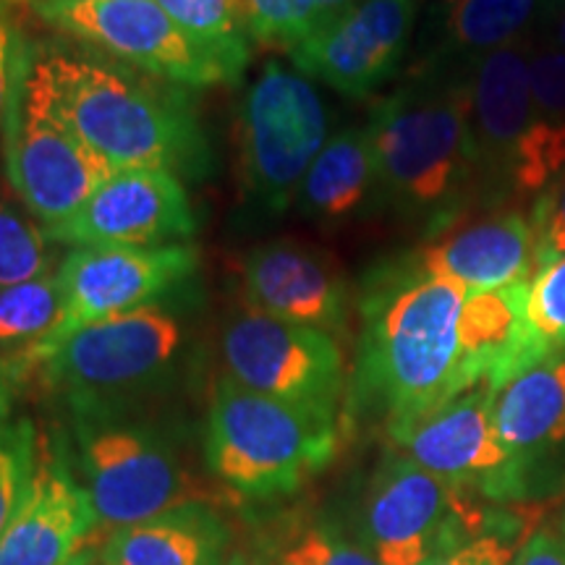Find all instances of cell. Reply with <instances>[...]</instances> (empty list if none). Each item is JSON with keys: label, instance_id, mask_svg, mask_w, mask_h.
I'll return each mask as SVG.
<instances>
[{"label": "cell", "instance_id": "1", "mask_svg": "<svg viewBox=\"0 0 565 565\" xmlns=\"http://www.w3.org/2000/svg\"><path fill=\"white\" fill-rule=\"evenodd\" d=\"M466 296L463 286L429 273L416 252L364 275L353 401L383 416L387 435L475 387L461 349Z\"/></svg>", "mask_w": 565, "mask_h": 565}, {"label": "cell", "instance_id": "2", "mask_svg": "<svg viewBox=\"0 0 565 565\" xmlns=\"http://www.w3.org/2000/svg\"><path fill=\"white\" fill-rule=\"evenodd\" d=\"M61 116L110 171L150 168L183 183L212 173L192 89L141 74L68 38L38 40Z\"/></svg>", "mask_w": 565, "mask_h": 565}, {"label": "cell", "instance_id": "3", "mask_svg": "<svg viewBox=\"0 0 565 565\" xmlns=\"http://www.w3.org/2000/svg\"><path fill=\"white\" fill-rule=\"evenodd\" d=\"M370 134L383 204L427 238L487 207L466 110L463 71L429 66L374 105Z\"/></svg>", "mask_w": 565, "mask_h": 565}, {"label": "cell", "instance_id": "4", "mask_svg": "<svg viewBox=\"0 0 565 565\" xmlns=\"http://www.w3.org/2000/svg\"><path fill=\"white\" fill-rule=\"evenodd\" d=\"M186 291L84 324L42 359V383L68 416H145L181 383L194 351V301Z\"/></svg>", "mask_w": 565, "mask_h": 565}, {"label": "cell", "instance_id": "5", "mask_svg": "<svg viewBox=\"0 0 565 565\" xmlns=\"http://www.w3.org/2000/svg\"><path fill=\"white\" fill-rule=\"evenodd\" d=\"M338 412L286 404L223 377L210 398L204 463L233 492L278 498L333 461Z\"/></svg>", "mask_w": 565, "mask_h": 565}, {"label": "cell", "instance_id": "6", "mask_svg": "<svg viewBox=\"0 0 565 565\" xmlns=\"http://www.w3.org/2000/svg\"><path fill=\"white\" fill-rule=\"evenodd\" d=\"M0 139L13 196L47 233L74 217L113 173L61 116L32 38L19 47Z\"/></svg>", "mask_w": 565, "mask_h": 565}, {"label": "cell", "instance_id": "7", "mask_svg": "<svg viewBox=\"0 0 565 565\" xmlns=\"http://www.w3.org/2000/svg\"><path fill=\"white\" fill-rule=\"evenodd\" d=\"M328 129L330 116L315 82L267 61L236 110L244 210L270 221L296 207L309 168L328 145Z\"/></svg>", "mask_w": 565, "mask_h": 565}, {"label": "cell", "instance_id": "8", "mask_svg": "<svg viewBox=\"0 0 565 565\" xmlns=\"http://www.w3.org/2000/svg\"><path fill=\"white\" fill-rule=\"evenodd\" d=\"M79 484L100 526L139 524L171 508L202 503L179 445L147 416H71Z\"/></svg>", "mask_w": 565, "mask_h": 565}, {"label": "cell", "instance_id": "9", "mask_svg": "<svg viewBox=\"0 0 565 565\" xmlns=\"http://www.w3.org/2000/svg\"><path fill=\"white\" fill-rule=\"evenodd\" d=\"M30 11L61 38L183 89L238 84L221 61L168 17L158 0H68L32 6Z\"/></svg>", "mask_w": 565, "mask_h": 565}, {"label": "cell", "instance_id": "10", "mask_svg": "<svg viewBox=\"0 0 565 565\" xmlns=\"http://www.w3.org/2000/svg\"><path fill=\"white\" fill-rule=\"evenodd\" d=\"M225 377L286 404L338 412L345 370L335 335L244 303L221 328Z\"/></svg>", "mask_w": 565, "mask_h": 565}, {"label": "cell", "instance_id": "11", "mask_svg": "<svg viewBox=\"0 0 565 565\" xmlns=\"http://www.w3.org/2000/svg\"><path fill=\"white\" fill-rule=\"evenodd\" d=\"M202 257L194 244L173 246H74L61 257L63 320L42 359L84 324L134 312L194 286Z\"/></svg>", "mask_w": 565, "mask_h": 565}, {"label": "cell", "instance_id": "12", "mask_svg": "<svg viewBox=\"0 0 565 565\" xmlns=\"http://www.w3.org/2000/svg\"><path fill=\"white\" fill-rule=\"evenodd\" d=\"M482 513L404 454L385 456L364 505V550L383 565H424L475 540ZM479 536V534H477Z\"/></svg>", "mask_w": 565, "mask_h": 565}, {"label": "cell", "instance_id": "13", "mask_svg": "<svg viewBox=\"0 0 565 565\" xmlns=\"http://www.w3.org/2000/svg\"><path fill=\"white\" fill-rule=\"evenodd\" d=\"M492 385L479 383L435 412L391 433L401 454L454 484L503 500L521 492V458L505 448L492 424Z\"/></svg>", "mask_w": 565, "mask_h": 565}, {"label": "cell", "instance_id": "14", "mask_svg": "<svg viewBox=\"0 0 565 565\" xmlns=\"http://www.w3.org/2000/svg\"><path fill=\"white\" fill-rule=\"evenodd\" d=\"M200 228L186 183L168 171H113L74 217L47 233L58 246L192 244Z\"/></svg>", "mask_w": 565, "mask_h": 565}, {"label": "cell", "instance_id": "15", "mask_svg": "<svg viewBox=\"0 0 565 565\" xmlns=\"http://www.w3.org/2000/svg\"><path fill=\"white\" fill-rule=\"evenodd\" d=\"M414 24L416 0H359L296 45L288 58L307 79L362 100L393 79Z\"/></svg>", "mask_w": 565, "mask_h": 565}, {"label": "cell", "instance_id": "16", "mask_svg": "<svg viewBox=\"0 0 565 565\" xmlns=\"http://www.w3.org/2000/svg\"><path fill=\"white\" fill-rule=\"evenodd\" d=\"M466 110L487 207L511 192V175L534 124L532 61L521 42L498 47L463 68Z\"/></svg>", "mask_w": 565, "mask_h": 565}, {"label": "cell", "instance_id": "17", "mask_svg": "<svg viewBox=\"0 0 565 565\" xmlns=\"http://www.w3.org/2000/svg\"><path fill=\"white\" fill-rule=\"evenodd\" d=\"M246 303L278 320L341 333L349 322L351 286L333 257L315 246L278 238L254 246L242 263Z\"/></svg>", "mask_w": 565, "mask_h": 565}, {"label": "cell", "instance_id": "18", "mask_svg": "<svg viewBox=\"0 0 565 565\" xmlns=\"http://www.w3.org/2000/svg\"><path fill=\"white\" fill-rule=\"evenodd\" d=\"M97 521L89 494L58 450H40L24 498L0 536V565H66Z\"/></svg>", "mask_w": 565, "mask_h": 565}, {"label": "cell", "instance_id": "19", "mask_svg": "<svg viewBox=\"0 0 565 565\" xmlns=\"http://www.w3.org/2000/svg\"><path fill=\"white\" fill-rule=\"evenodd\" d=\"M416 257L429 273L458 282L469 294L532 280L536 273L532 215L498 204L475 210L429 238L416 249Z\"/></svg>", "mask_w": 565, "mask_h": 565}, {"label": "cell", "instance_id": "20", "mask_svg": "<svg viewBox=\"0 0 565 565\" xmlns=\"http://www.w3.org/2000/svg\"><path fill=\"white\" fill-rule=\"evenodd\" d=\"M383 204L370 126H349L328 139L303 179L296 210L324 231L345 228Z\"/></svg>", "mask_w": 565, "mask_h": 565}, {"label": "cell", "instance_id": "21", "mask_svg": "<svg viewBox=\"0 0 565 565\" xmlns=\"http://www.w3.org/2000/svg\"><path fill=\"white\" fill-rule=\"evenodd\" d=\"M231 529L207 503H186L116 529L100 550L103 565H228Z\"/></svg>", "mask_w": 565, "mask_h": 565}, {"label": "cell", "instance_id": "22", "mask_svg": "<svg viewBox=\"0 0 565 565\" xmlns=\"http://www.w3.org/2000/svg\"><path fill=\"white\" fill-rule=\"evenodd\" d=\"M492 391L494 433L515 458L565 443V356L542 359Z\"/></svg>", "mask_w": 565, "mask_h": 565}, {"label": "cell", "instance_id": "23", "mask_svg": "<svg viewBox=\"0 0 565 565\" xmlns=\"http://www.w3.org/2000/svg\"><path fill=\"white\" fill-rule=\"evenodd\" d=\"M534 124L511 175V194H540L565 171V51L532 61Z\"/></svg>", "mask_w": 565, "mask_h": 565}, {"label": "cell", "instance_id": "24", "mask_svg": "<svg viewBox=\"0 0 565 565\" xmlns=\"http://www.w3.org/2000/svg\"><path fill=\"white\" fill-rule=\"evenodd\" d=\"M61 320L58 267L34 280L0 288V370L17 383L30 377Z\"/></svg>", "mask_w": 565, "mask_h": 565}, {"label": "cell", "instance_id": "25", "mask_svg": "<svg viewBox=\"0 0 565 565\" xmlns=\"http://www.w3.org/2000/svg\"><path fill=\"white\" fill-rule=\"evenodd\" d=\"M545 0H445L443 40L435 66L475 63L498 47L519 42L540 17Z\"/></svg>", "mask_w": 565, "mask_h": 565}, {"label": "cell", "instance_id": "26", "mask_svg": "<svg viewBox=\"0 0 565 565\" xmlns=\"http://www.w3.org/2000/svg\"><path fill=\"white\" fill-rule=\"evenodd\" d=\"M175 24L242 82L254 47L244 0H158Z\"/></svg>", "mask_w": 565, "mask_h": 565}, {"label": "cell", "instance_id": "27", "mask_svg": "<svg viewBox=\"0 0 565 565\" xmlns=\"http://www.w3.org/2000/svg\"><path fill=\"white\" fill-rule=\"evenodd\" d=\"M61 246L17 196L0 192V288L53 273Z\"/></svg>", "mask_w": 565, "mask_h": 565}, {"label": "cell", "instance_id": "28", "mask_svg": "<svg viewBox=\"0 0 565 565\" xmlns=\"http://www.w3.org/2000/svg\"><path fill=\"white\" fill-rule=\"evenodd\" d=\"M565 351V257L540 267L529 280L524 341L515 372Z\"/></svg>", "mask_w": 565, "mask_h": 565}, {"label": "cell", "instance_id": "29", "mask_svg": "<svg viewBox=\"0 0 565 565\" xmlns=\"http://www.w3.org/2000/svg\"><path fill=\"white\" fill-rule=\"evenodd\" d=\"M254 45L291 53L320 30V0H244Z\"/></svg>", "mask_w": 565, "mask_h": 565}, {"label": "cell", "instance_id": "30", "mask_svg": "<svg viewBox=\"0 0 565 565\" xmlns=\"http://www.w3.org/2000/svg\"><path fill=\"white\" fill-rule=\"evenodd\" d=\"M34 463H38V433L30 422H13L0 435V536L9 529L24 498Z\"/></svg>", "mask_w": 565, "mask_h": 565}, {"label": "cell", "instance_id": "31", "mask_svg": "<svg viewBox=\"0 0 565 565\" xmlns=\"http://www.w3.org/2000/svg\"><path fill=\"white\" fill-rule=\"evenodd\" d=\"M536 270L565 257V175L536 196L532 212Z\"/></svg>", "mask_w": 565, "mask_h": 565}, {"label": "cell", "instance_id": "32", "mask_svg": "<svg viewBox=\"0 0 565 565\" xmlns=\"http://www.w3.org/2000/svg\"><path fill=\"white\" fill-rule=\"evenodd\" d=\"M282 565H383L364 547L351 545L333 532L312 529L282 553Z\"/></svg>", "mask_w": 565, "mask_h": 565}, {"label": "cell", "instance_id": "33", "mask_svg": "<svg viewBox=\"0 0 565 565\" xmlns=\"http://www.w3.org/2000/svg\"><path fill=\"white\" fill-rule=\"evenodd\" d=\"M13 0H0V124H3L6 105H9L13 66L26 32L19 26L17 13H13Z\"/></svg>", "mask_w": 565, "mask_h": 565}, {"label": "cell", "instance_id": "34", "mask_svg": "<svg viewBox=\"0 0 565 565\" xmlns=\"http://www.w3.org/2000/svg\"><path fill=\"white\" fill-rule=\"evenodd\" d=\"M424 565H513V553L500 536H475Z\"/></svg>", "mask_w": 565, "mask_h": 565}, {"label": "cell", "instance_id": "35", "mask_svg": "<svg viewBox=\"0 0 565 565\" xmlns=\"http://www.w3.org/2000/svg\"><path fill=\"white\" fill-rule=\"evenodd\" d=\"M513 565H565V532H536L513 557Z\"/></svg>", "mask_w": 565, "mask_h": 565}, {"label": "cell", "instance_id": "36", "mask_svg": "<svg viewBox=\"0 0 565 565\" xmlns=\"http://www.w3.org/2000/svg\"><path fill=\"white\" fill-rule=\"evenodd\" d=\"M17 380L9 372L0 370V435L13 424V398H17Z\"/></svg>", "mask_w": 565, "mask_h": 565}, {"label": "cell", "instance_id": "37", "mask_svg": "<svg viewBox=\"0 0 565 565\" xmlns=\"http://www.w3.org/2000/svg\"><path fill=\"white\" fill-rule=\"evenodd\" d=\"M359 0H320V17H322V26L330 24V21L341 17L351 9V6H356ZM320 26V30H322Z\"/></svg>", "mask_w": 565, "mask_h": 565}, {"label": "cell", "instance_id": "38", "mask_svg": "<svg viewBox=\"0 0 565 565\" xmlns=\"http://www.w3.org/2000/svg\"><path fill=\"white\" fill-rule=\"evenodd\" d=\"M228 565H282V563H275L263 553H244V550H236V553L231 555Z\"/></svg>", "mask_w": 565, "mask_h": 565}, {"label": "cell", "instance_id": "39", "mask_svg": "<svg viewBox=\"0 0 565 565\" xmlns=\"http://www.w3.org/2000/svg\"><path fill=\"white\" fill-rule=\"evenodd\" d=\"M66 565H95V550H92L89 545L82 547L79 553H76L74 557Z\"/></svg>", "mask_w": 565, "mask_h": 565}, {"label": "cell", "instance_id": "40", "mask_svg": "<svg viewBox=\"0 0 565 565\" xmlns=\"http://www.w3.org/2000/svg\"><path fill=\"white\" fill-rule=\"evenodd\" d=\"M555 42H557V47H561V51H565V11H563V17L555 26Z\"/></svg>", "mask_w": 565, "mask_h": 565}, {"label": "cell", "instance_id": "41", "mask_svg": "<svg viewBox=\"0 0 565 565\" xmlns=\"http://www.w3.org/2000/svg\"><path fill=\"white\" fill-rule=\"evenodd\" d=\"M21 3H26L32 9V6H40V3H68V0H21Z\"/></svg>", "mask_w": 565, "mask_h": 565}, {"label": "cell", "instance_id": "42", "mask_svg": "<svg viewBox=\"0 0 565 565\" xmlns=\"http://www.w3.org/2000/svg\"><path fill=\"white\" fill-rule=\"evenodd\" d=\"M555 3H565V0H555Z\"/></svg>", "mask_w": 565, "mask_h": 565}, {"label": "cell", "instance_id": "43", "mask_svg": "<svg viewBox=\"0 0 565 565\" xmlns=\"http://www.w3.org/2000/svg\"><path fill=\"white\" fill-rule=\"evenodd\" d=\"M95 565H97V563H95ZM100 565H103V563H100Z\"/></svg>", "mask_w": 565, "mask_h": 565}]
</instances>
